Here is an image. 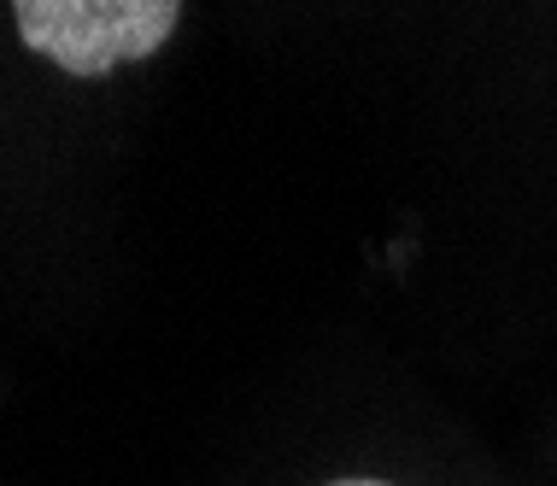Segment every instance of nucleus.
<instances>
[{"mask_svg":"<svg viewBox=\"0 0 557 486\" xmlns=\"http://www.w3.org/2000/svg\"><path fill=\"white\" fill-rule=\"evenodd\" d=\"M12 18L29 53L71 77H107L171 41L183 0H12Z\"/></svg>","mask_w":557,"mask_h":486,"instance_id":"1","label":"nucleus"},{"mask_svg":"<svg viewBox=\"0 0 557 486\" xmlns=\"http://www.w3.org/2000/svg\"><path fill=\"white\" fill-rule=\"evenodd\" d=\"M329 486H387V481H329Z\"/></svg>","mask_w":557,"mask_h":486,"instance_id":"2","label":"nucleus"}]
</instances>
